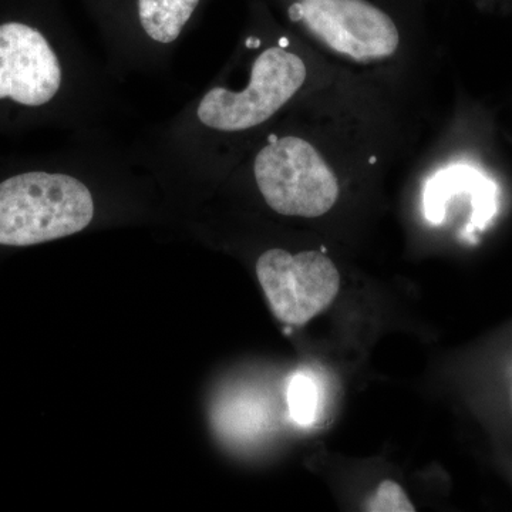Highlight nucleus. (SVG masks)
I'll return each mask as SVG.
<instances>
[{
	"label": "nucleus",
	"mask_w": 512,
	"mask_h": 512,
	"mask_svg": "<svg viewBox=\"0 0 512 512\" xmlns=\"http://www.w3.org/2000/svg\"><path fill=\"white\" fill-rule=\"evenodd\" d=\"M370 512H414L416 508L402 487L394 481H383L366 505Z\"/></svg>",
	"instance_id": "9"
},
{
	"label": "nucleus",
	"mask_w": 512,
	"mask_h": 512,
	"mask_svg": "<svg viewBox=\"0 0 512 512\" xmlns=\"http://www.w3.org/2000/svg\"><path fill=\"white\" fill-rule=\"evenodd\" d=\"M342 72L345 69L323 59L299 37L282 35L252 60L242 89L208 90L197 117L205 127L227 136L251 133Z\"/></svg>",
	"instance_id": "3"
},
{
	"label": "nucleus",
	"mask_w": 512,
	"mask_h": 512,
	"mask_svg": "<svg viewBox=\"0 0 512 512\" xmlns=\"http://www.w3.org/2000/svg\"><path fill=\"white\" fill-rule=\"evenodd\" d=\"M288 404L292 419L301 426H309L318 416V384L302 373L293 376L288 386Z\"/></svg>",
	"instance_id": "8"
},
{
	"label": "nucleus",
	"mask_w": 512,
	"mask_h": 512,
	"mask_svg": "<svg viewBox=\"0 0 512 512\" xmlns=\"http://www.w3.org/2000/svg\"><path fill=\"white\" fill-rule=\"evenodd\" d=\"M296 37L349 72L426 84L434 46L423 0H281Z\"/></svg>",
	"instance_id": "2"
},
{
	"label": "nucleus",
	"mask_w": 512,
	"mask_h": 512,
	"mask_svg": "<svg viewBox=\"0 0 512 512\" xmlns=\"http://www.w3.org/2000/svg\"><path fill=\"white\" fill-rule=\"evenodd\" d=\"M423 2H426V3H427V2H430V0H423Z\"/></svg>",
	"instance_id": "10"
},
{
	"label": "nucleus",
	"mask_w": 512,
	"mask_h": 512,
	"mask_svg": "<svg viewBox=\"0 0 512 512\" xmlns=\"http://www.w3.org/2000/svg\"><path fill=\"white\" fill-rule=\"evenodd\" d=\"M62 67L45 36L25 23L0 25V100L39 107L55 99Z\"/></svg>",
	"instance_id": "6"
},
{
	"label": "nucleus",
	"mask_w": 512,
	"mask_h": 512,
	"mask_svg": "<svg viewBox=\"0 0 512 512\" xmlns=\"http://www.w3.org/2000/svg\"><path fill=\"white\" fill-rule=\"evenodd\" d=\"M426 84L345 72L296 103L298 123L271 133L252 177L276 214L320 220L350 185L369 184L410 160L426 128Z\"/></svg>",
	"instance_id": "1"
},
{
	"label": "nucleus",
	"mask_w": 512,
	"mask_h": 512,
	"mask_svg": "<svg viewBox=\"0 0 512 512\" xmlns=\"http://www.w3.org/2000/svg\"><path fill=\"white\" fill-rule=\"evenodd\" d=\"M201 0H138V19L141 28L154 42L173 43Z\"/></svg>",
	"instance_id": "7"
},
{
	"label": "nucleus",
	"mask_w": 512,
	"mask_h": 512,
	"mask_svg": "<svg viewBox=\"0 0 512 512\" xmlns=\"http://www.w3.org/2000/svg\"><path fill=\"white\" fill-rule=\"evenodd\" d=\"M93 215L92 192L70 175L37 171L0 183V245L29 247L70 237Z\"/></svg>",
	"instance_id": "4"
},
{
	"label": "nucleus",
	"mask_w": 512,
	"mask_h": 512,
	"mask_svg": "<svg viewBox=\"0 0 512 512\" xmlns=\"http://www.w3.org/2000/svg\"><path fill=\"white\" fill-rule=\"evenodd\" d=\"M256 275L272 313L286 325H305L332 305L340 289L339 269L325 249H268L256 261Z\"/></svg>",
	"instance_id": "5"
}]
</instances>
